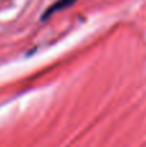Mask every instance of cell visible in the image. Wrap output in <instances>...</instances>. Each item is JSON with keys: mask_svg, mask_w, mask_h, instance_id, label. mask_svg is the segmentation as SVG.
Segmentation results:
<instances>
[{"mask_svg": "<svg viewBox=\"0 0 146 147\" xmlns=\"http://www.w3.org/2000/svg\"><path fill=\"white\" fill-rule=\"evenodd\" d=\"M78 0H57L54 4H52L51 7L48 8V9L44 12V14L41 16V21H45L48 20L49 17H52V16L54 14V13L57 12H61V10L64 9H67V8L72 7V5L76 3Z\"/></svg>", "mask_w": 146, "mask_h": 147, "instance_id": "obj_1", "label": "cell"}]
</instances>
